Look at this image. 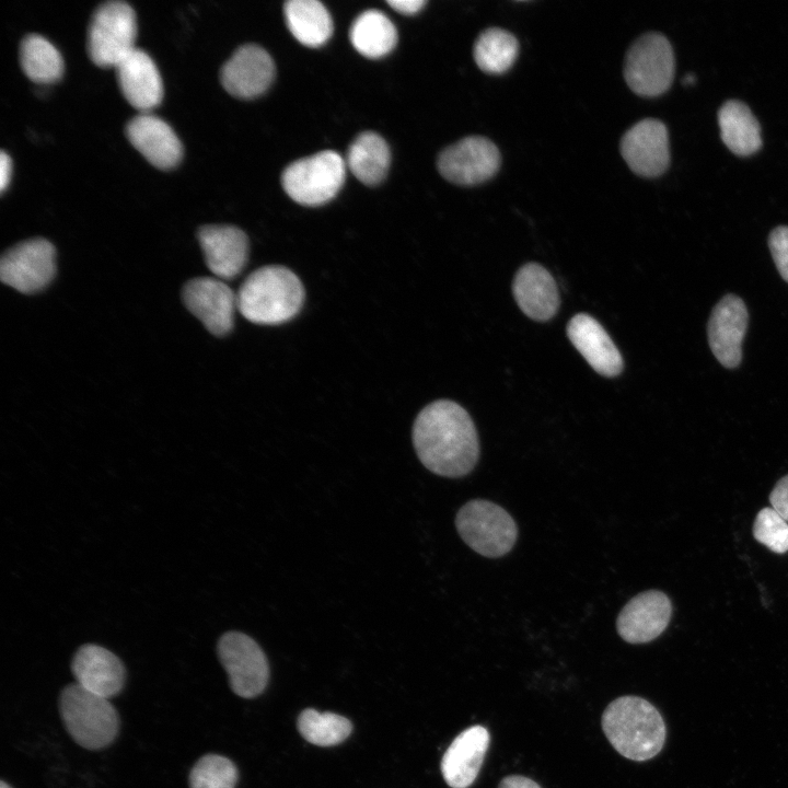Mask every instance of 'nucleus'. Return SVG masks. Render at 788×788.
Here are the masks:
<instances>
[{
	"mask_svg": "<svg viewBox=\"0 0 788 788\" xmlns=\"http://www.w3.org/2000/svg\"><path fill=\"white\" fill-rule=\"evenodd\" d=\"M298 730L310 743L320 746L336 745L351 733V722L337 714L304 709L298 718Z\"/></svg>",
	"mask_w": 788,
	"mask_h": 788,
	"instance_id": "30",
	"label": "nucleus"
},
{
	"mask_svg": "<svg viewBox=\"0 0 788 788\" xmlns=\"http://www.w3.org/2000/svg\"><path fill=\"white\" fill-rule=\"evenodd\" d=\"M387 4L391 5L395 11L412 15L419 12L426 4L425 0H390Z\"/></svg>",
	"mask_w": 788,
	"mask_h": 788,
	"instance_id": "35",
	"label": "nucleus"
},
{
	"mask_svg": "<svg viewBox=\"0 0 788 788\" xmlns=\"http://www.w3.org/2000/svg\"><path fill=\"white\" fill-rule=\"evenodd\" d=\"M237 769L227 757L207 754L199 758L190 770V788H234Z\"/></svg>",
	"mask_w": 788,
	"mask_h": 788,
	"instance_id": "31",
	"label": "nucleus"
},
{
	"mask_svg": "<svg viewBox=\"0 0 788 788\" xmlns=\"http://www.w3.org/2000/svg\"><path fill=\"white\" fill-rule=\"evenodd\" d=\"M130 143L155 167H175L183 155V146L171 126L154 115L141 113L126 126Z\"/></svg>",
	"mask_w": 788,
	"mask_h": 788,
	"instance_id": "18",
	"label": "nucleus"
},
{
	"mask_svg": "<svg viewBox=\"0 0 788 788\" xmlns=\"http://www.w3.org/2000/svg\"><path fill=\"white\" fill-rule=\"evenodd\" d=\"M0 788H11V786L5 784L4 781H1Z\"/></svg>",
	"mask_w": 788,
	"mask_h": 788,
	"instance_id": "39",
	"label": "nucleus"
},
{
	"mask_svg": "<svg viewBox=\"0 0 788 788\" xmlns=\"http://www.w3.org/2000/svg\"><path fill=\"white\" fill-rule=\"evenodd\" d=\"M56 273L54 245L42 237L23 241L10 247L0 260L3 283L22 293L45 289Z\"/></svg>",
	"mask_w": 788,
	"mask_h": 788,
	"instance_id": "10",
	"label": "nucleus"
},
{
	"mask_svg": "<svg viewBox=\"0 0 788 788\" xmlns=\"http://www.w3.org/2000/svg\"><path fill=\"white\" fill-rule=\"evenodd\" d=\"M236 297L237 309L247 321L276 325L290 321L300 312L305 292L292 270L268 265L250 274Z\"/></svg>",
	"mask_w": 788,
	"mask_h": 788,
	"instance_id": "3",
	"label": "nucleus"
},
{
	"mask_svg": "<svg viewBox=\"0 0 788 788\" xmlns=\"http://www.w3.org/2000/svg\"><path fill=\"white\" fill-rule=\"evenodd\" d=\"M768 246L780 276L788 282V227L775 228L769 234Z\"/></svg>",
	"mask_w": 788,
	"mask_h": 788,
	"instance_id": "33",
	"label": "nucleus"
},
{
	"mask_svg": "<svg viewBox=\"0 0 788 788\" xmlns=\"http://www.w3.org/2000/svg\"><path fill=\"white\" fill-rule=\"evenodd\" d=\"M720 137L737 155H751L762 146L761 126L746 104L729 100L718 112Z\"/></svg>",
	"mask_w": 788,
	"mask_h": 788,
	"instance_id": "24",
	"label": "nucleus"
},
{
	"mask_svg": "<svg viewBox=\"0 0 788 788\" xmlns=\"http://www.w3.org/2000/svg\"><path fill=\"white\" fill-rule=\"evenodd\" d=\"M694 81H695V77L692 73L687 74L683 80V82L685 84H692V83H694Z\"/></svg>",
	"mask_w": 788,
	"mask_h": 788,
	"instance_id": "38",
	"label": "nucleus"
},
{
	"mask_svg": "<svg viewBox=\"0 0 788 788\" xmlns=\"http://www.w3.org/2000/svg\"><path fill=\"white\" fill-rule=\"evenodd\" d=\"M674 55L669 39L661 33H647L628 49L624 77L633 92L641 96L664 93L674 76Z\"/></svg>",
	"mask_w": 788,
	"mask_h": 788,
	"instance_id": "8",
	"label": "nucleus"
},
{
	"mask_svg": "<svg viewBox=\"0 0 788 788\" xmlns=\"http://www.w3.org/2000/svg\"><path fill=\"white\" fill-rule=\"evenodd\" d=\"M489 746L485 727L473 726L461 732L441 760V773L451 788H467L476 779Z\"/></svg>",
	"mask_w": 788,
	"mask_h": 788,
	"instance_id": "22",
	"label": "nucleus"
},
{
	"mask_svg": "<svg viewBox=\"0 0 788 788\" xmlns=\"http://www.w3.org/2000/svg\"><path fill=\"white\" fill-rule=\"evenodd\" d=\"M621 154L637 175L644 177L661 175L670 164L669 135L665 125L654 118L636 123L622 137Z\"/></svg>",
	"mask_w": 788,
	"mask_h": 788,
	"instance_id": "13",
	"label": "nucleus"
},
{
	"mask_svg": "<svg viewBox=\"0 0 788 788\" xmlns=\"http://www.w3.org/2000/svg\"><path fill=\"white\" fill-rule=\"evenodd\" d=\"M391 161L386 141L373 131L357 136L348 149L347 165L364 185L380 184L386 176Z\"/></svg>",
	"mask_w": 788,
	"mask_h": 788,
	"instance_id": "26",
	"label": "nucleus"
},
{
	"mask_svg": "<svg viewBox=\"0 0 788 788\" xmlns=\"http://www.w3.org/2000/svg\"><path fill=\"white\" fill-rule=\"evenodd\" d=\"M276 68L270 55L262 47L247 44L239 47L225 61L220 80L231 95L250 100L262 95L274 81Z\"/></svg>",
	"mask_w": 788,
	"mask_h": 788,
	"instance_id": "14",
	"label": "nucleus"
},
{
	"mask_svg": "<svg viewBox=\"0 0 788 788\" xmlns=\"http://www.w3.org/2000/svg\"><path fill=\"white\" fill-rule=\"evenodd\" d=\"M746 325L748 311L739 297L728 294L714 308L708 321V344L723 367L734 368L740 363Z\"/></svg>",
	"mask_w": 788,
	"mask_h": 788,
	"instance_id": "16",
	"label": "nucleus"
},
{
	"mask_svg": "<svg viewBox=\"0 0 788 788\" xmlns=\"http://www.w3.org/2000/svg\"><path fill=\"white\" fill-rule=\"evenodd\" d=\"M291 34L308 47L325 44L333 32L329 12L317 0H289L283 7Z\"/></svg>",
	"mask_w": 788,
	"mask_h": 788,
	"instance_id": "25",
	"label": "nucleus"
},
{
	"mask_svg": "<svg viewBox=\"0 0 788 788\" xmlns=\"http://www.w3.org/2000/svg\"><path fill=\"white\" fill-rule=\"evenodd\" d=\"M59 710L71 738L85 749L105 748L117 735L119 719L113 705L77 683L61 692Z\"/></svg>",
	"mask_w": 788,
	"mask_h": 788,
	"instance_id": "4",
	"label": "nucleus"
},
{
	"mask_svg": "<svg viewBox=\"0 0 788 788\" xmlns=\"http://www.w3.org/2000/svg\"><path fill=\"white\" fill-rule=\"evenodd\" d=\"M197 237L206 264L216 277L228 280L243 270L248 256V240L241 229L209 224L198 230Z\"/></svg>",
	"mask_w": 788,
	"mask_h": 788,
	"instance_id": "17",
	"label": "nucleus"
},
{
	"mask_svg": "<svg viewBox=\"0 0 788 788\" xmlns=\"http://www.w3.org/2000/svg\"><path fill=\"white\" fill-rule=\"evenodd\" d=\"M519 44L508 31L490 27L480 33L474 45V59L486 73L500 74L517 59Z\"/></svg>",
	"mask_w": 788,
	"mask_h": 788,
	"instance_id": "29",
	"label": "nucleus"
},
{
	"mask_svg": "<svg viewBox=\"0 0 788 788\" xmlns=\"http://www.w3.org/2000/svg\"><path fill=\"white\" fill-rule=\"evenodd\" d=\"M512 291L521 311L534 321H548L558 311L557 285L548 270L536 263L523 265L518 270Z\"/></svg>",
	"mask_w": 788,
	"mask_h": 788,
	"instance_id": "23",
	"label": "nucleus"
},
{
	"mask_svg": "<svg viewBox=\"0 0 788 788\" xmlns=\"http://www.w3.org/2000/svg\"><path fill=\"white\" fill-rule=\"evenodd\" d=\"M455 526L464 543L488 558L508 554L518 537L512 517L502 507L484 499L466 502L456 513Z\"/></svg>",
	"mask_w": 788,
	"mask_h": 788,
	"instance_id": "5",
	"label": "nucleus"
},
{
	"mask_svg": "<svg viewBox=\"0 0 788 788\" xmlns=\"http://www.w3.org/2000/svg\"><path fill=\"white\" fill-rule=\"evenodd\" d=\"M345 176L344 159L337 152L326 150L289 164L282 172L281 184L296 202L316 207L337 195Z\"/></svg>",
	"mask_w": 788,
	"mask_h": 788,
	"instance_id": "6",
	"label": "nucleus"
},
{
	"mask_svg": "<svg viewBox=\"0 0 788 788\" xmlns=\"http://www.w3.org/2000/svg\"><path fill=\"white\" fill-rule=\"evenodd\" d=\"M671 614L672 604L667 594L657 590L641 592L618 614L617 633L629 644L649 642L663 633Z\"/></svg>",
	"mask_w": 788,
	"mask_h": 788,
	"instance_id": "15",
	"label": "nucleus"
},
{
	"mask_svg": "<svg viewBox=\"0 0 788 788\" xmlns=\"http://www.w3.org/2000/svg\"><path fill=\"white\" fill-rule=\"evenodd\" d=\"M438 170L449 182L472 186L491 178L500 166L496 144L482 136H470L445 148L438 158Z\"/></svg>",
	"mask_w": 788,
	"mask_h": 788,
	"instance_id": "11",
	"label": "nucleus"
},
{
	"mask_svg": "<svg viewBox=\"0 0 788 788\" xmlns=\"http://www.w3.org/2000/svg\"><path fill=\"white\" fill-rule=\"evenodd\" d=\"M352 46L368 58H381L396 45L397 32L391 20L382 12H362L350 28Z\"/></svg>",
	"mask_w": 788,
	"mask_h": 788,
	"instance_id": "27",
	"label": "nucleus"
},
{
	"mask_svg": "<svg viewBox=\"0 0 788 788\" xmlns=\"http://www.w3.org/2000/svg\"><path fill=\"white\" fill-rule=\"evenodd\" d=\"M567 335L599 374L612 378L622 372V355L595 318L584 313L576 314L567 325Z\"/></svg>",
	"mask_w": 788,
	"mask_h": 788,
	"instance_id": "21",
	"label": "nucleus"
},
{
	"mask_svg": "<svg viewBox=\"0 0 788 788\" xmlns=\"http://www.w3.org/2000/svg\"><path fill=\"white\" fill-rule=\"evenodd\" d=\"M120 91L136 109L148 113L163 97L160 72L152 58L142 49L135 48L115 67Z\"/></svg>",
	"mask_w": 788,
	"mask_h": 788,
	"instance_id": "20",
	"label": "nucleus"
},
{
	"mask_svg": "<svg viewBox=\"0 0 788 788\" xmlns=\"http://www.w3.org/2000/svg\"><path fill=\"white\" fill-rule=\"evenodd\" d=\"M71 670L84 690L109 698L117 695L125 683V668L109 650L93 644L81 646L74 653Z\"/></svg>",
	"mask_w": 788,
	"mask_h": 788,
	"instance_id": "19",
	"label": "nucleus"
},
{
	"mask_svg": "<svg viewBox=\"0 0 788 788\" xmlns=\"http://www.w3.org/2000/svg\"><path fill=\"white\" fill-rule=\"evenodd\" d=\"M602 729L624 757L647 761L660 753L665 742V723L659 710L638 696L613 700L602 716Z\"/></svg>",
	"mask_w": 788,
	"mask_h": 788,
	"instance_id": "2",
	"label": "nucleus"
},
{
	"mask_svg": "<svg viewBox=\"0 0 788 788\" xmlns=\"http://www.w3.org/2000/svg\"><path fill=\"white\" fill-rule=\"evenodd\" d=\"M20 62L24 73L36 83H53L63 72L60 53L39 34H28L22 39Z\"/></svg>",
	"mask_w": 788,
	"mask_h": 788,
	"instance_id": "28",
	"label": "nucleus"
},
{
	"mask_svg": "<svg viewBox=\"0 0 788 788\" xmlns=\"http://www.w3.org/2000/svg\"><path fill=\"white\" fill-rule=\"evenodd\" d=\"M498 788H541L534 780L520 776L511 775L505 777Z\"/></svg>",
	"mask_w": 788,
	"mask_h": 788,
	"instance_id": "36",
	"label": "nucleus"
},
{
	"mask_svg": "<svg viewBox=\"0 0 788 788\" xmlns=\"http://www.w3.org/2000/svg\"><path fill=\"white\" fill-rule=\"evenodd\" d=\"M413 443L430 472L449 478L467 475L479 457V442L468 413L457 403L439 399L417 415Z\"/></svg>",
	"mask_w": 788,
	"mask_h": 788,
	"instance_id": "1",
	"label": "nucleus"
},
{
	"mask_svg": "<svg viewBox=\"0 0 788 788\" xmlns=\"http://www.w3.org/2000/svg\"><path fill=\"white\" fill-rule=\"evenodd\" d=\"M12 163L10 157L2 150L0 153V189L3 193L10 183Z\"/></svg>",
	"mask_w": 788,
	"mask_h": 788,
	"instance_id": "37",
	"label": "nucleus"
},
{
	"mask_svg": "<svg viewBox=\"0 0 788 788\" xmlns=\"http://www.w3.org/2000/svg\"><path fill=\"white\" fill-rule=\"evenodd\" d=\"M753 535L775 553L784 554L788 551V523L773 508L758 511L753 524Z\"/></svg>",
	"mask_w": 788,
	"mask_h": 788,
	"instance_id": "32",
	"label": "nucleus"
},
{
	"mask_svg": "<svg viewBox=\"0 0 788 788\" xmlns=\"http://www.w3.org/2000/svg\"><path fill=\"white\" fill-rule=\"evenodd\" d=\"M137 20L134 9L124 1L102 3L93 13L88 30V53L99 67H116L135 49Z\"/></svg>",
	"mask_w": 788,
	"mask_h": 788,
	"instance_id": "7",
	"label": "nucleus"
},
{
	"mask_svg": "<svg viewBox=\"0 0 788 788\" xmlns=\"http://www.w3.org/2000/svg\"><path fill=\"white\" fill-rule=\"evenodd\" d=\"M183 302L211 334L221 337L232 331L237 297L221 279L189 280L183 288Z\"/></svg>",
	"mask_w": 788,
	"mask_h": 788,
	"instance_id": "12",
	"label": "nucleus"
},
{
	"mask_svg": "<svg viewBox=\"0 0 788 788\" xmlns=\"http://www.w3.org/2000/svg\"><path fill=\"white\" fill-rule=\"evenodd\" d=\"M218 656L236 695L252 698L265 690L269 665L264 651L253 638L240 631H228L218 641Z\"/></svg>",
	"mask_w": 788,
	"mask_h": 788,
	"instance_id": "9",
	"label": "nucleus"
},
{
	"mask_svg": "<svg viewBox=\"0 0 788 788\" xmlns=\"http://www.w3.org/2000/svg\"><path fill=\"white\" fill-rule=\"evenodd\" d=\"M772 508L788 521V475L780 478L769 495Z\"/></svg>",
	"mask_w": 788,
	"mask_h": 788,
	"instance_id": "34",
	"label": "nucleus"
}]
</instances>
